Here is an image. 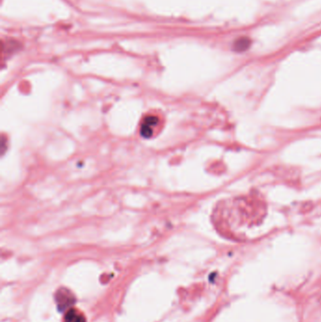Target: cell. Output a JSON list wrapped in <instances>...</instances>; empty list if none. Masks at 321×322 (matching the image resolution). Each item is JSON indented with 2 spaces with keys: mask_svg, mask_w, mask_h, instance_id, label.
Returning <instances> with one entry per match:
<instances>
[{
  "mask_svg": "<svg viewBox=\"0 0 321 322\" xmlns=\"http://www.w3.org/2000/svg\"><path fill=\"white\" fill-rule=\"evenodd\" d=\"M251 46V41L248 38H240L234 43V49L237 52L246 51Z\"/></svg>",
  "mask_w": 321,
  "mask_h": 322,
  "instance_id": "cell-1",
  "label": "cell"
}]
</instances>
